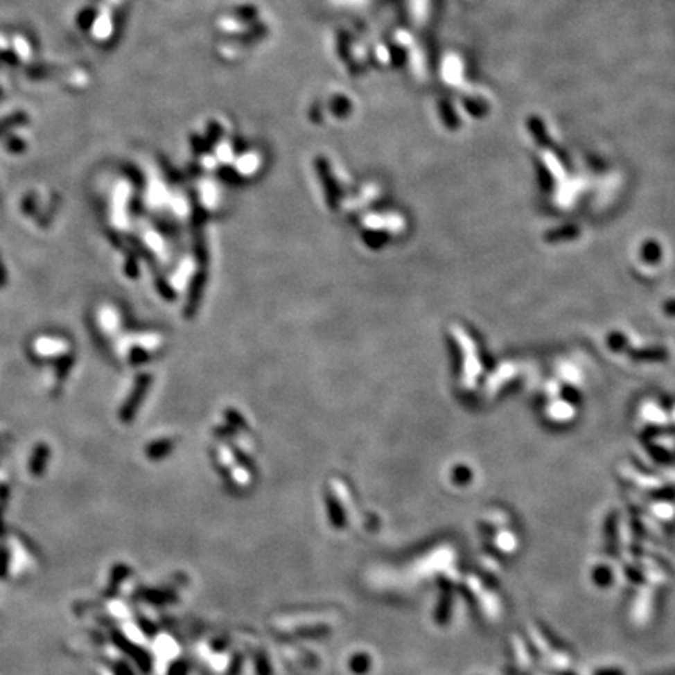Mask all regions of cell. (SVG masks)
I'll list each match as a JSON object with an SVG mask.
<instances>
[{"label": "cell", "mask_w": 675, "mask_h": 675, "mask_svg": "<svg viewBox=\"0 0 675 675\" xmlns=\"http://www.w3.org/2000/svg\"><path fill=\"white\" fill-rule=\"evenodd\" d=\"M353 663H357V665H352V669L355 672H361V671H365V667L367 666V658L363 655H360L357 656V658L353 660Z\"/></svg>", "instance_id": "cell-1"}]
</instances>
